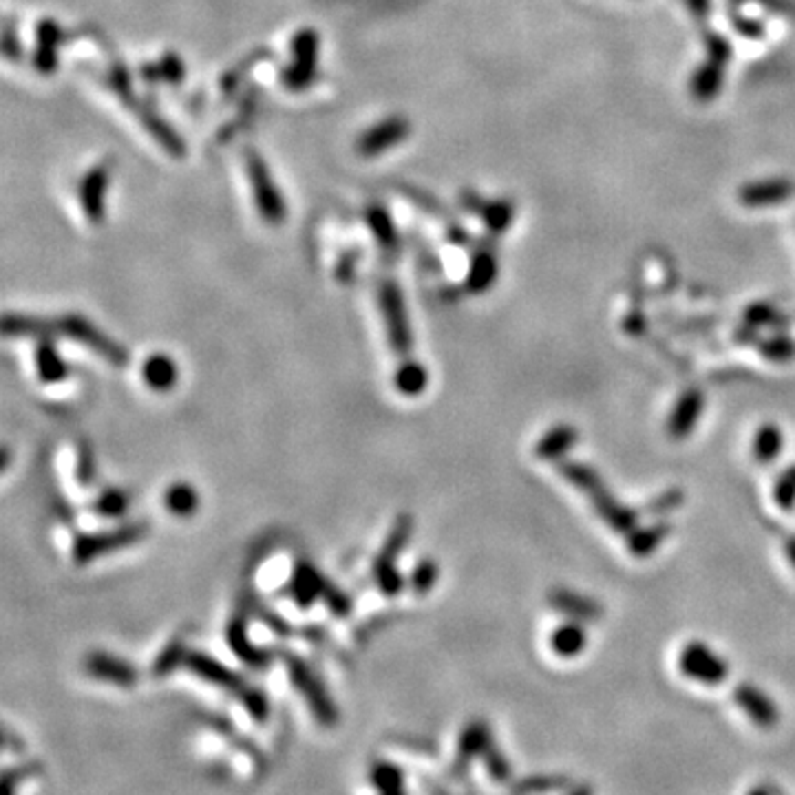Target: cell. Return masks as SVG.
<instances>
[{
  "mask_svg": "<svg viewBox=\"0 0 795 795\" xmlns=\"http://www.w3.org/2000/svg\"><path fill=\"white\" fill-rule=\"evenodd\" d=\"M60 334V336L76 341L85 347L93 349L99 358H104L107 363L115 365V367H124L129 365V352L118 345L104 332L93 325L91 321H87L85 316H77V314H67L60 318H45V338Z\"/></svg>",
  "mask_w": 795,
  "mask_h": 795,
  "instance_id": "obj_1",
  "label": "cell"
},
{
  "mask_svg": "<svg viewBox=\"0 0 795 795\" xmlns=\"http://www.w3.org/2000/svg\"><path fill=\"white\" fill-rule=\"evenodd\" d=\"M243 166H245V175H248L250 180V188H253L254 206L256 211H259L261 219L268 222L270 226H279V223H284L287 214L285 201L281 199L279 188H276L274 180H272V172L268 169V164L263 161V157L256 153V150L248 149L243 153Z\"/></svg>",
  "mask_w": 795,
  "mask_h": 795,
  "instance_id": "obj_2",
  "label": "cell"
},
{
  "mask_svg": "<svg viewBox=\"0 0 795 795\" xmlns=\"http://www.w3.org/2000/svg\"><path fill=\"white\" fill-rule=\"evenodd\" d=\"M378 303L387 327V338H389L391 347H394L396 354L407 356L411 352V345H413L409 314H407L402 290L398 287L394 279L383 281V285H380L378 290Z\"/></svg>",
  "mask_w": 795,
  "mask_h": 795,
  "instance_id": "obj_3",
  "label": "cell"
},
{
  "mask_svg": "<svg viewBox=\"0 0 795 795\" xmlns=\"http://www.w3.org/2000/svg\"><path fill=\"white\" fill-rule=\"evenodd\" d=\"M146 532H149V526L135 521V524L115 528V531L80 535L76 540V543H73V562L87 563V562H93V559L102 557V554L122 551V548L130 546V543H138L139 540H144Z\"/></svg>",
  "mask_w": 795,
  "mask_h": 795,
  "instance_id": "obj_4",
  "label": "cell"
},
{
  "mask_svg": "<svg viewBox=\"0 0 795 795\" xmlns=\"http://www.w3.org/2000/svg\"><path fill=\"white\" fill-rule=\"evenodd\" d=\"M409 537H411V517L400 515L396 520L394 528L389 531V537H387L383 551L378 552V557H376L374 562V579L385 594L400 593L402 577L396 570V559L400 557L402 548L407 546Z\"/></svg>",
  "mask_w": 795,
  "mask_h": 795,
  "instance_id": "obj_5",
  "label": "cell"
},
{
  "mask_svg": "<svg viewBox=\"0 0 795 795\" xmlns=\"http://www.w3.org/2000/svg\"><path fill=\"white\" fill-rule=\"evenodd\" d=\"M111 169H113L111 160L99 161V164L91 166V169L85 172L80 186H77V197H80L82 212H85V217L91 223H96V226L98 223H102L104 217H107L104 201H107L108 184H111Z\"/></svg>",
  "mask_w": 795,
  "mask_h": 795,
  "instance_id": "obj_6",
  "label": "cell"
},
{
  "mask_svg": "<svg viewBox=\"0 0 795 795\" xmlns=\"http://www.w3.org/2000/svg\"><path fill=\"white\" fill-rule=\"evenodd\" d=\"M292 56H294V62L285 69L284 82L292 91H303V87L310 85L314 71H316L318 36L312 29L298 31L292 40Z\"/></svg>",
  "mask_w": 795,
  "mask_h": 795,
  "instance_id": "obj_7",
  "label": "cell"
},
{
  "mask_svg": "<svg viewBox=\"0 0 795 795\" xmlns=\"http://www.w3.org/2000/svg\"><path fill=\"white\" fill-rule=\"evenodd\" d=\"M409 119L400 118V115H391V118L383 119V122L374 124L365 130L358 138L356 150L363 157H376L383 155L387 150L396 149L398 144L405 142L409 138Z\"/></svg>",
  "mask_w": 795,
  "mask_h": 795,
  "instance_id": "obj_8",
  "label": "cell"
},
{
  "mask_svg": "<svg viewBox=\"0 0 795 795\" xmlns=\"http://www.w3.org/2000/svg\"><path fill=\"white\" fill-rule=\"evenodd\" d=\"M683 674L696 678L700 683H718L727 676V666L723 658L703 643H689L681 654Z\"/></svg>",
  "mask_w": 795,
  "mask_h": 795,
  "instance_id": "obj_9",
  "label": "cell"
},
{
  "mask_svg": "<svg viewBox=\"0 0 795 795\" xmlns=\"http://www.w3.org/2000/svg\"><path fill=\"white\" fill-rule=\"evenodd\" d=\"M62 29L57 23L51 20H43L38 25V46H36L34 54V65L40 73H56L57 65V49L62 45Z\"/></svg>",
  "mask_w": 795,
  "mask_h": 795,
  "instance_id": "obj_10",
  "label": "cell"
},
{
  "mask_svg": "<svg viewBox=\"0 0 795 795\" xmlns=\"http://www.w3.org/2000/svg\"><path fill=\"white\" fill-rule=\"evenodd\" d=\"M144 380L153 387L155 391H169L177 380L175 363L164 354L150 356L144 365Z\"/></svg>",
  "mask_w": 795,
  "mask_h": 795,
  "instance_id": "obj_11",
  "label": "cell"
},
{
  "mask_svg": "<svg viewBox=\"0 0 795 795\" xmlns=\"http://www.w3.org/2000/svg\"><path fill=\"white\" fill-rule=\"evenodd\" d=\"M365 217H367L371 232H374L376 242L380 243V248L389 254L398 253V237L394 230V222H391L389 214H387L380 206H369L367 211H365Z\"/></svg>",
  "mask_w": 795,
  "mask_h": 795,
  "instance_id": "obj_12",
  "label": "cell"
},
{
  "mask_svg": "<svg viewBox=\"0 0 795 795\" xmlns=\"http://www.w3.org/2000/svg\"><path fill=\"white\" fill-rule=\"evenodd\" d=\"M36 367L43 383H60L67 376V365L57 356L56 347L49 343V338H43L38 345V354H36Z\"/></svg>",
  "mask_w": 795,
  "mask_h": 795,
  "instance_id": "obj_13",
  "label": "cell"
},
{
  "mask_svg": "<svg viewBox=\"0 0 795 795\" xmlns=\"http://www.w3.org/2000/svg\"><path fill=\"white\" fill-rule=\"evenodd\" d=\"M738 700L749 711V716L758 723H773L776 720V709L769 703L762 694L753 692V687H738Z\"/></svg>",
  "mask_w": 795,
  "mask_h": 795,
  "instance_id": "obj_14",
  "label": "cell"
},
{
  "mask_svg": "<svg viewBox=\"0 0 795 795\" xmlns=\"http://www.w3.org/2000/svg\"><path fill=\"white\" fill-rule=\"evenodd\" d=\"M396 387L407 396H418L427 387V369L418 363H407L398 369Z\"/></svg>",
  "mask_w": 795,
  "mask_h": 795,
  "instance_id": "obj_15",
  "label": "cell"
},
{
  "mask_svg": "<svg viewBox=\"0 0 795 795\" xmlns=\"http://www.w3.org/2000/svg\"><path fill=\"white\" fill-rule=\"evenodd\" d=\"M166 506L172 515H192L197 509V490H192L188 484H177L166 493Z\"/></svg>",
  "mask_w": 795,
  "mask_h": 795,
  "instance_id": "obj_16",
  "label": "cell"
},
{
  "mask_svg": "<svg viewBox=\"0 0 795 795\" xmlns=\"http://www.w3.org/2000/svg\"><path fill=\"white\" fill-rule=\"evenodd\" d=\"M585 645V632L579 630L574 625H563L554 632L552 636V647L562 656H574L582 647Z\"/></svg>",
  "mask_w": 795,
  "mask_h": 795,
  "instance_id": "obj_17",
  "label": "cell"
},
{
  "mask_svg": "<svg viewBox=\"0 0 795 795\" xmlns=\"http://www.w3.org/2000/svg\"><path fill=\"white\" fill-rule=\"evenodd\" d=\"M753 447H756V455L762 459V462H771L773 455L782 451V433L773 427L760 428Z\"/></svg>",
  "mask_w": 795,
  "mask_h": 795,
  "instance_id": "obj_18",
  "label": "cell"
},
{
  "mask_svg": "<svg viewBox=\"0 0 795 795\" xmlns=\"http://www.w3.org/2000/svg\"><path fill=\"white\" fill-rule=\"evenodd\" d=\"M91 667H93V674H102V676L115 678V681H129L130 678L129 666H124L122 661H118V658H111V656H93Z\"/></svg>",
  "mask_w": 795,
  "mask_h": 795,
  "instance_id": "obj_19",
  "label": "cell"
},
{
  "mask_svg": "<svg viewBox=\"0 0 795 795\" xmlns=\"http://www.w3.org/2000/svg\"><path fill=\"white\" fill-rule=\"evenodd\" d=\"M493 272H495V263L493 259H489V256L480 254L478 259L473 261V268H470L469 274V285L473 287V290L482 292L486 285H489V281L493 279Z\"/></svg>",
  "mask_w": 795,
  "mask_h": 795,
  "instance_id": "obj_20",
  "label": "cell"
},
{
  "mask_svg": "<svg viewBox=\"0 0 795 795\" xmlns=\"http://www.w3.org/2000/svg\"><path fill=\"white\" fill-rule=\"evenodd\" d=\"M438 577V568L433 562H422L420 566L413 570L411 574V588L416 590V593H428L431 590V585L436 583Z\"/></svg>",
  "mask_w": 795,
  "mask_h": 795,
  "instance_id": "obj_21",
  "label": "cell"
},
{
  "mask_svg": "<svg viewBox=\"0 0 795 795\" xmlns=\"http://www.w3.org/2000/svg\"><path fill=\"white\" fill-rule=\"evenodd\" d=\"M127 506H129L127 493L111 490V493L102 495L96 501V512L98 515H119L122 511H127Z\"/></svg>",
  "mask_w": 795,
  "mask_h": 795,
  "instance_id": "obj_22",
  "label": "cell"
},
{
  "mask_svg": "<svg viewBox=\"0 0 795 795\" xmlns=\"http://www.w3.org/2000/svg\"><path fill=\"white\" fill-rule=\"evenodd\" d=\"M789 554H791V559H793V563H795V540L789 543Z\"/></svg>",
  "mask_w": 795,
  "mask_h": 795,
  "instance_id": "obj_23",
  "label": "cell"
}]
</instances>
